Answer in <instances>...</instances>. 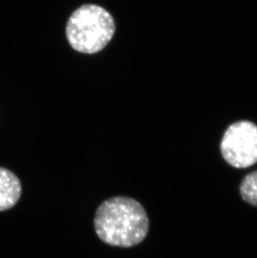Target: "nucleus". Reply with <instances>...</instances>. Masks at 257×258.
I'll return each instance as SVG.
<instances>
[{"instance_id": "f257e3e1", "label": "nucleus", "mask_w": 257, "mask_h": 258, "mask_svg": "<svg viewBox=\"0 0 257 258\" xmlns=\"http://www.w3.org/2000/svg\"><path fill=\"white\" fill-rule=\"evenodd\" d=\"M94 223L98 237L110 246L132 247L148 235L146 210L140 202L126 197L104 201L98 207Z\"/></svg>"}, {"instance_id": "f03ea898", "label": "nucleus", "mask_w": 257, "mask_h": 258, "mask_svg": "<svg viewBox=\"0 0 257 258\" xmlns=\"http://www.w3.org/2000/svg\"><path fill=\"white\" fill-rule=\"evenodd\" d=\"M69 44L76 51L93 54L109 44L115 32L114 18L105 9L85 5L71 15L66 25Z\"/></svg>"}, {"instance_id": "7ed1b4c3", "label": "nucleus", "mask_w": 257, "mask_h": 258, "mask_svg": "<svg viewBox=\"0 0 257 258\" xmlns=\"http://www.w3.org/2000/svg\"><path fill=\"white\" fill-rule=\"evenodd\" d=\"M224 160L233 167L247 168L257 163V125L248 120L235 122L221 139Z\"/></svg>"}, {"instance_id": "20e7f679", "label": "nucleus", "mask_w": 257, "mask_h": 258, "mask_svg": "<svg viewBox=\"0 0 257 258\" xmlns=\"http://www.w3.org/2000/svg\"><path fill=\"white\" fill-rule=\"evenodd\" d=\"M22 185L15 173L0 166V212L11 209L20 201Z\"/></svg>"}, {"instance_id": "39448f33", "label": "nucleus", "mask_w": 257, "mask_h": 258, "mask_svg": "<svg viewBox=\"0 0 257 258\" xmlns=\"http://www.w3.org/2000/svg\"><path fill=\"white\" fill-rule=\"evenodd\" d=\"M240 193L246 203L257 207V171L245 175L240 183Z\"/></svg>"}]
</instances>
